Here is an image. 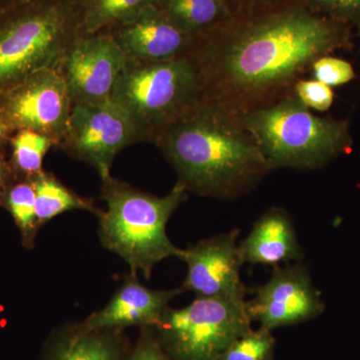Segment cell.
Returning <instances> with one entry per match:
<instances>
[{
	"label": "cell",
	"instance_id": "1",
	"mask_svg": "<svg viewBox=\"0 0 360 360\" xmlns=\"http://www.w3.org/2000/svg\"><path fill=\"white\" fill-rule=\"evenodd\" d=\"M347 39L345 25L304 0H277L234 14L187 53L200 70L203 101L241 115L288 96L317 58Z\"/></svg>",
	"mask_w": 360,
	"mask_h": 360
},
{
	"label": "cell",
	"instance_id": "2",
	"mask_svg": "<svg viewBox=\"0 0 360 360\" xmlns=\"http://www.w3.org/2000/svg\"><path fill=\"white\" fill-rule=\"evenodd\" d=\"M187 191L234 200L271 172L240 113L203 101L155 142Z\"/></svg>",
	"mask_w": 360,
	"mask_h": 360
},
{
	"label": "cell",
	"instance_id": "3",
	"mask_svg": "<svg viewBox=\"0 0 360 360\" xmlns=\"http://www.w3.org/2000/svg\"><path fill=\"white\" fill-rule=\"evenodd\" d=\"M186 196V187L179 182L158 198L111 176L104 180L106 210L97 213L104 248L122 257L131 274L141 271L149 278L158 262L181 255V248L167 236V224Z\"/></svg>",
	"mask_w": 360,
	"mask_h": 360
},
{
	"label": "cell",
	"instance_id": "4",
	"mask_svg": "<svg viewBox=\"0 0 360 360\" xmlns=\"http://www.w3.org/2000/svg\"><path fill=\"white\" fill-rule=\"evenodd\" d=\"M82 37L77 0H25L0 13V92L59 68Z\"/></svg>",
	"mask_w": 360,
	"mask_h": 360
},
{
	"label": "cell",
	"instance_id": "5",
	"mask_svg": "<svg viewBox=\"0 0 360 360\" xmlns=\"http://www.w3.org/2000/svg\"><path fill=\"white\" fill-rule=\"evenodd\" d=\"M241 118L271 170L316 169L352 143L347 122L314 115L292 91Z\"/></svg>",
	"mask_w": 360,
	"mask_h": 360
},
{
	"label": "cell",
	"instance_id": "6",
	"mask_svg": "<svg viewBox=\"0 0 360 360\" xmlns=\"http://www.w3.org/2000/svg\"><path fill=\"white\" fill-rule=\"evenodd\" d=\"M111 99L127 111L139 142L161 134L205 99L200 70L188 53L161 61L127 58Z\"/></svg>",
	"mask_w": 360,
	"mask_h": 360
},
{
	"label": "cell",
	"instance_id": "7",
	"mask_svg": "<svg viewBox=\"0 0 360 360\" xmlns=\"http://www.w3.org/2000/svg\"><path fill=\"white\" fill-rule=\"evenodd\" d=\"M245 302L196 297L186 307H168L156 338L175 360H217L252 326Z\"/></svg>",
	"mask_w": 360,
	"mask_h": 360
},
{
	"label": "cell",
	"instance_id": "8",
	"mask_svg": "<svg viewBox=\"0 0 360 360\" xmlns=\"http://www.w3.org/2000/svg\"><path fill=\"white\" fill-rule=\"evenodd\" d=\"M60 68H45L0 92V120L11 131L33 130L59 146L72 110Z\"/></svg>",
	"mask_w": 360,
	"mask_h": 360
},
{
	"label": "cell",
	"instance_id": "9",
	"mask_svg": "<svg viewBox=\"0 0 360 360\" xmlns=\"http://www.w3.org/2000/svg\"><path fill=\"white\" fill-rule=\"evenodd\" d=\"M137 142L139 135L129 113L108 99L75 104L59 148L91 165L104 181L111 176L116 155Z\"/></svg>",
	"mask_w": 360,
	"mask_h": 360
},
{
	"label": "cell",
	"instance_id": "10",
	"mask_svg": "<svg viewBox=\"0 0 360 360\" xmlns=\"http://www.w3.org/2000/svg\"><path fill=\"white\" fill-rule=\"evenodd\" d=\"M251 321L274 330L295 326L321 314L324 303L302 264L274 267L269 281L245 302Z\"/></svg>",
	"mask_w": 360,
	"mask_h": 360
},
{
	"label": "cell",
	"instance_id": "11",
	"mask_svg": "<svg viewBox=\"0 0 360 360\" xmlns=\"http://www.w3.org/2000/svg\"><path fill=\"white\" fill-rule=\"evenodd\" d=\"M238 233L234 229L182 250L179 258L187 265L184 290L193 291L196 297L245 302L248 290L241 281L245 262L238 245Z\"/></svg>",
	"mask_w": 360,
	"mask_h": 360
},
{
	"label": "cell",
	"instance_id": "12",
	"mask_svg": "<svg viewBox=\"0 0 360 360\" xmlns=\"http://www.w3.org/2000/svg\"><path fill=\"white\" fill-rule=\"evenodd\" d=\"M127 60L108 32L78 39L59 66L72 105L111 99Z\"/></svg>",
	"mask_w": 360,
	"mask_h": 360
},
{
	"label": "cell",
	"instance_id": "13",
	"mask_svg": "<svg viewBox=\"0 0 360 360\" xmlns=\"http://www.w3.org/2000/svg\"><path fill=\"white\" fill-rule=\"evenodd\" d=\"M127 58L141 61L167 60L184 56L198 37L176 27L158 4L149 6L134 20L108 32Z\"/></svg>",
	"mask_w": 360,
	"mask_h": 360
},
{
	"label": "cell",
	"instance_id": "14",
	"mask_svg": "<svg viewBox=\"0 0 360 360\" xmlns=\"http://www.w3.org/2000/svg\"><path fill=\"white\" fill-rule=\"evenodd\" d=\"M184 291L182 288L149 290L141 283L136 274H130L108 304L90 315L84 323L94 330H122L132 326L155 328L168 309V303Z\"/></svg>",
	"mask_w": 360,
	"mask_h": 360
},
{
	"label": "cell",
	"instance_id": "15",
	"mask_svg": "<svg viewBox=\"0 0 360 360\" xmlns=\"http://www.w3.org/2000/svg\"><path fill=\"white\" fill-rule=\"evenodd\" d=\"M245 264L281 266L302 257L295 226L281 208H270L257 219L248 238L239 245Z\"/></svg>",
	"mask_w": 360,
	"mask_h": 360
},
{
	"label": "cell",
	"instance_id": "16",
	"mask_svg": "<svg viewBox=\"0 0 360 360\" xmlns=\"http://www.w3.org/2000/svg\"><path fill=\"white\" fill-rule=\"evenodd\" d=\"M122 330H94L80 324L59 329L51 336L45 360H123Z\"/></svg>",
	"mask_w": 360,
	"mask_h": 360
},
{
	"label": "cell",
	"instance_id": "17",
	"mask_svg": "<svg viewBox=\"0 0 360 360\" xmlns=\"http://www.w3.org/2000/svg\"><path fill=\"white\" fill-rule=\"evenodd\" d=\"M158 6L181 32L200 37L234 15L224 0H158Z\"/></svg>",
	"mask_w": 360,
	"mask_h": 360
},
{
	"label": "cell",
	"instance_id": "18",
	"mask_svg": "<svg viewBox=\"0 0 360 360\" xmlns=\"http://www.w3.org/2000/svg\"><path fill=\"white\" fill-rule=\"evenodd\" d=\"M82 37L108 32L134 20L158 0H77Z\"/></svg>",
	"mask_w": 360,
	"mask_h": 360
},
{
	"label": "cell",
	"instance_id": "19",
	"mask_svg": "<svg viewBox=\"0 0 360 360\" xmlns=\"http://www.w3.org/2000/svg\"><path fill=\"white\" fill-rule=\"evenodd\" d=\"M30 179L34 187L35 208L39 226L70 210H89L96 214L99 212L89 200L71 193L53 175L41 172Z\"/></svg>",
	"mask_w": 360,
	"mask_h": 360
},
{
	"label": "cell",
	"instance_id": "20",
	"mask_svg": "<svg viewBox=\"0 0 360 360\" xmlns=\"http://www.w3.org/2000/svg\"><path fill=\"white\" fill-rule=\"evenodd\" d=\"M0 202L13 215L22 236L23 245L26 248H32L35 234L39 227L32 182L30 179H14L6 191L0 194Z\"/></svg>",
	"mask_w": 360,
	"mask_h": 360
},
{
	"label": "cell",
	"instance_id": "21",
	"mask_svg": "<svg viewBox=\"0 0 360 360\" xmlns=\"http://www.w3.org/2000/svg\"><path fill=\"white\" fill-rule=\"evenodd\" d=\"M54 143L46 135L33 130H20L11 136L9 165L15 179H30L42 172V162Z\"/></svg>",
	"mask_w": 360,
	"mask_h": 360
},
{
	"label": "cell",
	"instance_id": "22",
	"mask_svg": "<svg viewBox=\"0 0 360 360\" xmlns=\"http://www.w3.org/2000/svg\"><path fill=\"white\" fill-rule=\"evenodd\" d=\"M274 347L276 340L271 330L264 328L251 329L234 341L217 360H272Z\"/></svg>",
	"mask_w": 360,
	"mask_h": 360
},
{
	"label": "cell",
	"instance_id": "23",
	"mask_svg": "<svg viewBox=\"0 0 360 360\" xmlns=\"http://www.w3.org/2000/svg\"><path fill=\"white\" fill-rule=\"evenodd\" d=\"M310 70L314 79L330 87L348 84L355 77L354 68L348 61L328 56L317 58Z\"/></svg>",
	"mask_w": 360,
	"mask_h": 360
},
{
	"label": "cell",
	"instance_id": "24",
	"mask_svg": "<svg viewBox=\"0 0 360 360\" xmlns=\"http://www.w3.org/2000/svg\"><path fill=\"white\" fill-rule=\"evenodd\" d=\"M292 94L309 110L326 111L333 103V89L316 79H300L293 85Z\"/></svg>",
	"mask_w": 360,
	"mask_h": 360
},
{
	"label": "cell",
	"instance_id": "25",
	"mask_svg": "<svg viewBox=\"0 0 360 360\" xmlns=\"http://www.w3.org/2000/svg\"><path fill=\"white\" fill-rule=\"evenodd\" d=\"M307 6L322 16L347 25L360 23V0H304Z\"/></svg>",
	"mask_w": 360,
	"mask_h": 360
},
{
	"label": "cell",
	"instance_id": "26",
	"mask_svg": "<svg viewBox=\"0 0 360 360\" xmlns=\"http://www.w3.org/2000/svg\"><path fill=\"white\" fill-rule=\"evenodd\" d=\"M142 335L131 354L123 360H175L160 345L153 328H142Z\"/></svg>",
	"mask_w": 360,
	"mask_h": 360
},
{
	"label": "cell",
	"instance_id": "27",
	"mask_svg": "<svg viewBox=\"0 0 360 360\" xmlns=\"http://www.w3.org/2000/svg\"><path fill=\"white\" fill-rule=\"evenodd\" d=\"M227 6L231 7L233 14L243 13V11H250L255 7L265 6V4H271L277 0H224Z\"/></svg>",
	"mask_w": 360,
	"mask_h": 360
},
{
	"label": "cell",
	"instance_id": "28",
	"mask_svg": "<svg viewBox=\"0 0 360 360\" xmlns=\"http://www.w3.org/2000/svg\"><path fill=\"white\" fill-rule=\"evenodd\" d=\"M14 174L8 160L0 158V194L6 191L7 186L13 181Z\"/></svg>",
	"mask_w": 360,
	"mask_h": 360
},
{
	"label": "cell",
	"instance_id": "29",
	"mask_svg": "<svg viewBox=\"0 0 360 360\" xmlns=\"http://www.w3.org/2000/svg\"><path fill=\"white\" fill-rule=\"evenodd\" d=\"M13 135L6 123L0 120V158H6V150L9 148Z\"/></svg>",
	"mask_w": 360,
	"mask_h": 360
},
{
	"label": "cell",
	"instance_id": "30",
	"mask_svg": "<svg viewBox=\"0 0 360 360\" xmlns=\"http://www.w3.org/2000/svg\"><path fill=\"white\" fill-rule=\"evenodd\" d=\"M22 1H25V0H0V13Z\"/></svg>",
	"mask_w": 360,
	"mask_h": 360
},
{
	"label": "cell",
	"instance_id": "31",
	"mask_svg": "<svg viewBox=\"0 0 360 360\" xmlns=\"http://www.w3.org/2000/svg\"><path fill=\"white\" fill-rule=\"evenodd\" d=\"M359 25H360V23H359Z\"/></svg>",
	"mask_w": 360,
	"mask_h": 360
}]
</instances>
